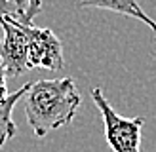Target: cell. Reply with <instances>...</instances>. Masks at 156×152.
<instances>
[{
	"mask_svg": "<svg viewBox=\"0 0 156 152\" xmlns=\"http://www.w3.org/2000/svg\"><path fill=\"white\" fill-rule=\"evenodd\" d=\"M80 103L82 97L69 76L30 84L25 99V116L34 137H46L53 129L71 124Z\"/></svg>",
	"mask_w": 156,
	"mask_h": 152,
	"instance_id": "obj_1",
	"label": "cell"
},
{
	"mask_svg": "<svg viewBox=\"0 0 156 152\" xmlns=\"http://www.w3.org/2000/svg\"><path fill=\"white\" fill-rule=\"evenodd\" d=\"M91 99L101 112L105 124L107 144L114 152H141V129L145 118H124L107 101L101 88L91 89Z\"/></svg>",
	"mask_w": 156,
	"mask_h": 152,
	"instance_id": "obj_2",
	"label": "cell"
},
{
	"mask_svg": "<svg viewBox=\"0 0 156 152\" xmlns=\"http://www.w3.org/2000/svg\"><path fill=\"white\" fill-rule=\"evenodd\" d=\"M0 27L4 30V38L0 40V65L6 68L8 76H19L29 68V25L10 15H0Z\"/></svg>",
	"mask_w": 156,
	"mask_h": 152,
	"instance_id": "obj_3",
	"label": "cell"
},
{
	"mask_svg": "<svg viewBox=\"0 0 156 152\" xmlns=\"http://www.w3.org/2000/svg\"><path fill=\"white\" fill-rule=\"evenodd\" d=\"M29 51L27 61L30 67L50 68V71H61L65 67L61 40L51 33L50 29H38L34 25H29Z\"/></svg>",
	"mask_w": 156,
	"mask_h": 152,
	"instance_id": "obj_4",
	"label": "cell"
},
{
	"mask_svg": "<svg viewBox=\"0 0 156 152\" xmlns=\"http://www.w3.org/2000/svg\"><path fill=\"white\" fill-rule=\"evenodd\" d=\"M78 8H99V10H108L118 15L133 17L143 21L151 30H156V21L147 15V12L139 6L137 0H74Z\"/></svg>",
	"mask_w": 156,
	"mask_h": 152,
	"instance_id": "obj_5",
	"label": "cell"
},
{
	"mask_svg": "<svg viewBox=\"0 0 156 152\" xmlns=\"http://www.w3.org/2000/svg\"><path fill=\"white\" fill-rule=\"evenodd\" d=\"M29 89H30V84H25L21 89L13 91V93H8L6 97L0 99V148L17 135V126H15V122L12 118V112H13V106L17 105V101H21L27 95Z\"/></svg>",
	"mask_w": 156,
	"mask_h": 152,
	"instance_id": "obj_6",
	"label": "cell"
},
{
	"mask_svg": "<svg viewBox=\"0 0 156 152\" xmlns=\"http://www.w3.org/2000/svg\"><path fill=\"white\" fill-rule=\"evenodd\" d=\"M13 4L17 6V21L23 25H33L34 15L42 8L40 0H13Z\"/></svg>",
	"mask_w": 156,
	"mask_h": 152,
	"instance_id": "obj_7",
	"label": "cell"
},
{
	"mask_svg": "<svg viewBox=\"0 0 156 152\" xmlns=\"http://www.w3.org/2000/svg\"><path fill=\"white\" fill-rule=\"evenodd\" d=\"M0 15H10L17 19V6L13 4V0H0Z\"/></svg>",
	"mask_w": 156,
	"mask_h": 152,
	"instance_id": "obj_8",
	"label": "cell"
},
{
	"mask_svg": "<svg viewBox=\"0 0 156 152\" xmlns=\"http://www.w3.org/2000/svg\"><path fill=\"white\" fill-rule=\"evenodd\" d=\"M6 76H8V72H6V68L0 65V99L2 97H6L8 95V86H6Z\"/></svg>",
	"mask_w": 156,
	"mask_h": 152,
	"instance_id": "obj_9",
	"label": "cell"
}]
</instances>
